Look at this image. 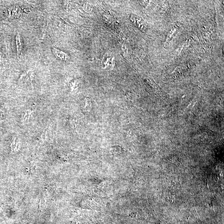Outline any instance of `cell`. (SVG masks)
Returning a JSON list of instances; mask_svg holds the SVG:
<instances>
[{
  "mask_svg": "<svg viewBox=\"0 0 224 224\" xmlns=\"http://www.w3.org/2000/svg\"><path fill=\"white\" fill-rule=\"evenodd\" d=\"M115 64V57L111 54L107 53L103 56L101 61V66L106 70H112Z\"/></svg>",
  "mask_w": 224,
  "mask_h": 224,
  "instance_id": "obj_1",
  "label": "cell"
},
{
  "mask_svg": "<svg viewBox=\"0 0 224 224\" xmlns=\"http://www.w3.org/2000/svg\"><path fill=\"white\" fill-rule=\"evenodd\" d=\"M130 19L132 23L142 31H145L147 28L146 24L144 21L137 15L132 14L130 15Z\"/></svg>",
  "mask_w": 224,
  "mask_h": 224,
  "instance_id": "obj_2",
  "label": "cell"
},
{
  "mask_svg": "<svg viewBox=\"0 0 224 224\" xmlns=\"http://www.w3.org/2000/svg\"><path fill=\"white\" fill-rule=\"evenodd\" d=\"M53 53L59 59L62 61H67L69 59V56L66 53L56 48H53Z\"/></svg>",
  "mask_w": 224,
  "mask_h": 224,
  "instance_id": "obj_3",
  "label": "cell"
},
{
  "mask_svg": "<svg viewBox=\"0 0 224 224\" xmlns=\"http://www.w3.org/2000/svg\"><path fill=\"white\" fill-rule=\"evenodd\" d=\"M16 43H17V50H18V52L19 53L21 50V42L20 41V37H19V36L16 37Z\"/></svg>",
  "mask_w": 224,
  "mask_h": 224,
  "instance_id": "obj_4",
  "label": "cell"
}]
</instances>
